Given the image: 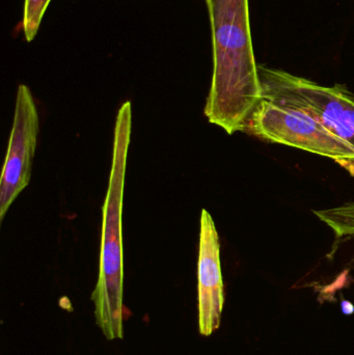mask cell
Listing matches in <instances>:
<instances>
[{
    "mask_svg": "<svg viewBox=\"0 0 354 355\" xmlns=\"http://www.w3.org/2000/svg\"><path fill=\"white\" fill-rule=\"evenodd\" d=\"M213 49L211 87L206 118L228 135L245 131L262 101V87L254 53L249 0H206Z\"/></svg>",
    "mask_w": 354,
    "mask_h": 355,
    "instance_id": "1",
    "label": "cell"
},
{
    "mask_svg": "<svg viewBox=\"0 0 354 355\" xmlns=\"http://www.w3.org/2000/svg\"><path fill=\"white\" fill-rule=\"evenodd\" d=\"M132 130V107L125 102L116 114L112 171L102 212L99 275L91 302L96 323L108 341L124 338V270L122 215L127 157Z\"/></svg>",
    "mask_w": 354,
    "mask_h": 355,
    "instance_id": "2",
    "label": "cell"
},
{
    "mask_svg": "<svg viewBox=\"0 0 354 355\" xmlns=\"http://www.w3.org/2000/svg\"><path fill=\"white\" fill-rule=\"evenodd\" d=\"M258 72L263 99L310 114L354 146V95L345 85L324 87L262 64Z\"/></svg>",
    "mask_w": 354,
    "mask_h": 355,
    "instance_id": "3",
    "label": "cell"
},
{
    "mask_svg": "<svg viewBox=\"0 0 354 355\" xmlns=\"http://www.w3.org/2000/svg\"><path fill=\"white\" fill-rule=\"evenodd\" d=\"M247 132L269 143L333 158H354V146L310 114L262 99L247 121Z\"/></svg>",
    "mask_w": 354,
    "mask_h": 355,
    "instance_id": "4",
    "label": "cell"
},
{
    "mask_svg": "<svg viewBox=\"0 0 354 355\" xmlns=\"http://www.w3.org/2000/svg\"><path fill=\"white\" fill-rule=\"evenodd\" d=\"M39 130V114L33 94L27 85H20L0 178V221L3 220L12 202L30 181Z\"/></svg>",
    "mask_w": 354,
    "mask_h": 355,
    "instance_id": "5",
    "label": "cell"
},
{
    "mask_svg": "<svg viewBox=\"0 0 354 355\" xmlns=\"http://www.w3.org/2000/svg\"><path fill=\"white\" fill-rule=\"evenodd\" d=\"M224 304L220 237L211 214L203 209L197 260V311L199 331L204 337H209L220 327Z\"/></svg>",
    "mask_w": 354,
    "mask_h": 355,
    "instance_id": "6",
    "label": "cell"
},
{
    "mask_svg": "<svg viewBox=\"0 0 354 355\" xmlns=\"http://www.w3.org/2000/svg\"><path fill=\"white\" fill-rule=\"evenodd\" d=\"M51 0H25L22 28L25 40L33 41L41 26L42 20Z\"/></svg>",
    "mask_w": 354,
    "mask_h": 355,
    "instance_id": "7",
    "label": "cell"
},
{
    "mask_svg": "<svg viewBox=\"0 0 354 355\" xmlns=\"http://www.w3.org/2000/svg\"><path fill=\"white\" fill-rule=\"evenodd\" d=\"M335 162L354 178V158H337Z\"/></svg>",
    "mask_w": 354,
    "mask_h": 355,
    "instance_id": "8",
    "label": "cell"
},
{
    "mask_svg": "<svg viewBox=\"0 0 354 355\" xmlns=\"http://www.w3.org/2000/svg\"><path fill=\"white\" fill-rule=\"evenodd\" d=\"M342 312L344 313L345 315H351L354 312V306L351 302H342Z\"/></svg>",
    "mask_w": 354,
    "mask_h": 355,
    "instance_id": "9",
    "label": "cell"
}]
</instances>
